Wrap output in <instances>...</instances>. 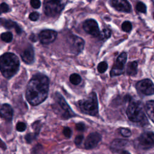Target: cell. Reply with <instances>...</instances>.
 Masks as SVG:
<instances>
[{
  "label": "cell",
  "mask_w": 154,
  "mask_h": 154,
  "mask_svg": "<svg viewBox=\"0 0 154 154\" xmlns=\"http://www.w3.org/2000/svg\"><path fill=\"white\" fill-rule=\"evenodd\" d=\"M49 88V78L42 73L34 75L28 83L25 97L31 105H38L46 100Z\"/></svg>",
  "instance_id": "1"
},
{
  "label": "cell",
  "mask_w": 154,
  "mask_h": 154,
  "mask_svg": "<svg viewBox=\"0 0 154 154\" xmlns=\"http://www.w3.org/2000/svg\"><path fill=\"white\" fill-rule=\"evenodd\" d=\"M19 60L14 54L7 52L2 54L0 58V69L2 75L5 78L13 77L19 70Z\"/></svg>",
  "instance_id": "2"
},
{
  "label": "cell",
  "mask_w": 154,
  "mask_h": 154,
  "mask_svg": "<svg viewBox=\"0 0 154 154\" xmlns=\"http://www.w3.org/2000/svg\"><path fill=\"white\" fill-rule=\"evenodd\" d=\"M77 106L84 114L96 116L98 113V102L96 94L92 92L87 99L79 100L77 102Z\"/></svg>",
  "instance_id": "3"
},
{
  "label": "cell",
  "mask_w": 154,
  "mask_h": 154,
  "mask_svg": "<svg viewBox=\"0 0 154 154\" xmlns=\"http://www.w3.org/2000/svg\"><path fill=\"white\" fill-rule=\"evenodd\" d=\"M128 119L135 123L142 122L146 118L143 107L140 102H132L129 103L126 109Z\"/></svg>",
  "instance_id": "4"
},
{
  "label": "cell",
  "mask_w": 154,
  "mask_h": 154,
  "mask_svg": "<svg viewBox=\"0 0 154 154\" xmlns=\"http://www.w3.org/2000/svg\"><path fill=\"white\" fill-rule=\"evenodd\" d=\"M64 5L61 0H45L43 8L45 14L49 17H55L62 11Z\"/></svg>",
  "instance_id": "5"
},
{
  "label": "cell",
  "mask_w": 154,
  "mask_h": 154,
  "mask_svg": "<svg viewBox=\"0 0 154 154\" xmlns=\"http://www.w3.org/2000/svg\"><path fill=\"white\" fill-rule=\"evenodd\" d=\"M67 43L70 51L74 54L81 53L84 47V40L76 35H70L67 38Z\"/></svg>",
  "instance_id": "6"
},
{
  "label": "cell",
  "mask_w": 154,
  "mask_h": 154,
  "mask_svg": "<svg viewBox=\"0 0 154 154\" xmlns=\"http://www.w3.org/2000/svg\"><path fill=\"white\" fill-rule=\"evenodd\" d=\"M127 60V54L126 52H122L117 57L115 64H114L110 72L111 76H118L123 73L125 64Z\"/></svg>",
  "instance_id": "7"
},
{
  "label": "cell",
  "mask_w": 154,
  "mask_h": 154,
  "mask_svg": "<svg viewBox=\"0 0 154 154\" xmlns=\"http://www.w3.org/2000/svg\"><path fill=\"white\" fill-rule=\"evenodd\" d=\"M136 88L137 91L147 96L154 94V84L149 79H144L138 81L136 84Z\"/></svg>",
  "instance_id": "8"
},
{
  "label": "cell",
  "mask_w": 154,
  "mask_h": 154,
  "mask_svg": "<svg viewBox=\"0 0 154 154\" xmlns=\"http://www.w3.org/2000/svg\"><path fill=\"white\" fill-rule=\"evenodd\" d=\"M138 144L143 149H149L154 146V133L145 132L140 135L138 139Z\"/></svg>",
  "instance_id": "9"
},
{
  "label": "cell",
  "mask_w": 154,
  "mask_h": 154,
  "mask_svg": "<svg viewBox=\"0 0 154 154\" xmlns=\"http://www.w3.org/2000/svg\"><path fill=\"white\" fill-rule=\"evenodd\" d=\"M55 100L59 105L60 107L64 111L63 117L64 119H69L75 116V112L71 109L69 105L66 102L64 98L59 93H56L55 94Z\"/></svg>",
  "instance_id": "10"
},
{
  "label": "cell",
  "mask_w": 154,
  "mask_h": 154,
  "mask_svg": "<svg viewBox=\"0 0 154 154\" xmlns=\"http://www.w3.org/2000/svg\"><path fill=\"white\" fill-rule=\"evenodd\" d=\"M84 30L88 34L94 37H98L100 31L97 23L94 19H87L85 20L82 24Z\"/></svg>",
  "instance_id": "11"
},
{
  "label": "cell",
  "mask_w": 154,
  "mask_h": 154,
  "mask_svg": "<svg viewBox=\"0 0 154 154\" xmlns=\"http://www.w3.org/2000/svg\"><path fill=\"white\" fill-rule=\"evenodd\" d=\"M57 37V32L52 29H45L38 34L40 42L44 45H48L55 41Z\"/></svg>",
  "instance_id": "12"
},
{
  "label": "cell",
  "mask_w": 154,
  "mask_h": 154,
  "mask_svg": "<svg viewBox=\"0 0 154 154\" xmlns=\"http://www.w3.org/2000/svg\"><path fill=\"white\" fill-rule=\"evenodd\" d=\"M102 136L98 132L90 133L87 137L84 143V146L87 149H91L95 147L101 141Z\"/></svg>",
  "instance_id": "13"
},
{
  "label": "cell",
  "mask_w": 154,
  "mask_h": 154,
  "mask_svg": "<svg viewBox=\"0 0 154 154\" xmlns=\"http://www.w3.org/2000/svg\"><path fill=\"white\" fill-rule=\"evenodd\" d=\"M111 5L117 10L122 12L129 13L131 6L127 0H111Z\"/></svg>",
  "instance_id": "14"
},
{
  "label": "cell",
  "mask_w": 154,
  "mask_h": 154,
  "mask_svg": "<svg viewBox=\"0 0 154 154\" xmlns=\"http://www.w3.org/2000/svg\"><path fill=\"white\" fill-rule=\"evenodd\" d=\"M13 116L12 107L7 103H4L1 108V117L6 122H11Z\"/></svg>",
  "instance_id": "15"
},
{
  "label": "cell",
  "mask_w": 154,
  "mask_h": 154,
  "mask_svg": "<svg viewBox=\"0 0 154 154\" xmlns=\"http://www.w3.org/2000/svg\"><path fill=\"white\" fill-rule=\"evenodd\" d=\"M21 58L27 64H31L34 60V52L32 46L26 48L20 54Z\"/></svg>",
  "instance_id": "16"
},
{
  "label": "cell",
  "mask_w": 154,
  "mask_h": 154,
  "mask_svg": "<svg viewBox=\"0 0 154 154\" xmlns=\"http://www.w3.org/2000/svg\"><path fill=\"white\" fill-rule=\"evenodd\" d=\"M128 143V141L122 139H115L114 140L110 146V148L112 150H119L124 147Z\"/></svg>",
  "instance_id": "17"
},
{
  "label": "cell",
  "mask_w": 154,
  "mask_h": 154,
  "mask_svg": "<svg viewBox=\"0 0 154 154\" xmlns=\"http://www.w3.org/2000/svg\"><path fill=\"white\" fill-rule=\"evenodd\" d=\"M146 111L149 117L154 123V100H149L146 102Z\"/></svg>",
  "instance_id": "18"
},
{
  "label": "cell",
  "mask_w": 154,
  "mask_h": 154,
  "mask_svg": "<svg viewBox=\"0 0 154 154\" xmlns=\"http://www.w3.org/2000/svg\"><path fill=\"white\" fill-rule=\"evenodd\" d=\"M138 63L137 61L130 62L128 64L126 67V73L130 76H134L137 73Z\"/></svg>",
  "instance_id": "19"
},
{
  "label": "cell",
  "mask_w": 154,
  "mask_h": 154,
  "mask_svg": "<svg viewBox=\"0 0 154 154\" xmlns=\"http://www.w3.org/2000/svg\"><path fill=\"white\" fill-rule=\"evenodd\" d=\"M1 24L7 29H10L12 28H14V29H15L16 28V26H17L16 23L14 22L13 21H12L11 20L4 19H1Z\"/></svg>",
  "instance_id": "20"
},
{
  "label": "cell",
  "mask_w": 154,
  "mask_h": 154,
  "mask_svg": "<svg viewBox=\"0 0 154 154\" xmlns=\"http://www.w3.org/2000/svg\"><path fill=\"white\" fill-rule=\"evenodd\" d=\"M70 82L73 85H78L81 82V77L78 73H73L70 76Z\"/></svg>",
  "instance_id": "21"
},
{
  "label": "cell",
  "mask_w": 154,
  "mask_h": 154,
  "mask_svg": "<svg viewBox=\"0 0 154 154\" xmlns=\"http://www.w3.org/2000/svg\"><path fill=\"white\" fill-rule=\"evenodd\" d=\"M111 35V31L110 29L108 28H104L101 32H100V34L99 35V38L100 40H105L108 38Z\"/></svg>",
  "instance_id": "22"
},
{
  "label": "cell",
  "mask_w": 154,
  "mask_h": 154,
  "mask_svg": "<svg viewBox=\"0 0 154 154\" xmlns=\"http://www.w3.org/2000/svg\"><path fill=\"white\" fill-rule=\"evenodd\" d=\"M1 39L6 43H10L13 40V34L10 32H3L1 35Z\"/></svg>",
  "instance_id": "23"
},
{
  "label": "cell",
  "mask_w": 154,
  "mask_h": 154,
  "mask_svg": "<svg viewBox=\"0 0 154 154\" xmlns=\"http://www.w3.org/2000/svg\"><path fill=\"white\" fill-rule=\"evenodd\" d=\"M97 69L99 73H103L107 70L108 64L105 61H102L98 64Z\"/></svg>",
  "instance_id": "24"
},
{
  "label": "cell",
  "mask_w": 154,
  "mask_h": 154,
  "mask_svg": "<svg viewBox=\"0 0 154 154\" xmlns=\"http://www.w3.org/2000/svg\"><path fill=\"white\" fill-rule=\"evenodd\" d=\"M39 133L38 132H34V133H29L28 134L25 135V140L27 141V143H31L33 140H34L35 139V138L37 137V135Z\"/></svg>",
  "instance_id": "25"
},
{
  "label": "cell",
  "mask_w": 154,
  "mask_h": 154,
  "mask_svg": "<svg viewBox=\"0 0 154 154\" xmlns=\"http://www.w3.org/2000/svg\"><path fill=\"white\" fill-rule=\"evenodd\" d=\"M122 29L123 31L129 32L132 29V24L129 21H125L124 22L122 25Z\"/></svg>",
  "instance_id": "26"
},
{
  "label": "cell",
  "mask_w": 154,
  "mask_h": 154,
  "mask_svg": "<svg viewBox=\"0 0 154 154\" xmlns=\"http://www.w3.org/2000/svg\"><path fill=\"white\" fill-rule=\"evenodd\" d=\"M136 9L138 11L143 13H146V6L142 2H139L136 5Z\"/></svg>",
  "instance_id": "27"
},
{
  "label": "cell",
  "mask_w": 154,
  "mask_h": 154,
  "mask_svg": "<svg viewBox=\"0 0 154 154\" xmlns=\"http://www.w3.org/2000/svg\"><path fill=\"white\" fill-rule=\"evenodd\" d=\"M26 125L25 123L23 122H18L17 124H16V130L18 131V132H23L25 129H26Z\"/></svg>",
  "instance_id": "28"
},
{
  "label": "cell",
  "mask_w": 154,
  "mask_h": 154,
  "mask_svg": "<svg viewBox=\"0 0 154 154\" xmlns=\"http://www.w3.org/2000/svg\"><path fill=\"white\" fill-rule=\"evenodd\" d=\"M120 132L121 135L125 137H129L132 134L131 131L128 128H121L120 129Z\"/></svg>",
  "instance_id": "29"
},
{
  "label": "cell",
  "mask_w": 154,
  "mask_h": 154,
  "mask_svg": "<svg viewBox=\"0 0 154 154\" xmlns=\"http://www.w3.org/2000/svg\"><path fill=\"white\" fill-rule=\"evenodd\" d=\"M63 135L67 138H70L72 135V131L69 127H64L63 131Z\"/></svg>",
  "instance_id": "30"
},
{
  "label": "cell",
  "mask_w": 154,
  "mask_h": 154,
  "mask_svg": "<svg viewBox=\"0 0 154 154\" xmlns=\"http://www.w3.org/2000/svg\"><path fill=\"white\" fill-rule=\"evenodd\" d=\"M39 18V14L37 12L34 11L29 14V19L32 21H36Z\"/></svg>",
  "instance_id": "31"
},
{
  "label": "cell",
  "mask_w": 154,
  "mask_h": 154,
  "mask_svg": "<svg viewBox=\"0 0 154 154\" xmlns=\"http://www.w3.org/2000/svg\"><path fill=\"white\" fill-rule=\"evenodd\" d=\"M30 4L34 8H38L40 7L41 2L40 0H31Z\"/></svg>",
  "instance_id": "32"
},
{
  "label": "cell",
  "mask_w": 154,
  "mask_h": 154,
  "mask_svg": "<svg viewBox=\"0 0 154 154\" xmlns=\"http://www.w3.org/2000/svg\"><path fill=\"white\" fill-rule=\"evenodd\" d=\"M83 138H84V136L82 135H77L75 137V144L76 146H79L82 143Z\"/></svg>",
  "instance_id": "33"
},
{
  "label": "cell",
  "mask_w": 154,
  "mask_h": 154,
  "mask_svg": "<svg viewBox=\"0 0 154 154\" xmlns=\"http://www.w3.org/2000/svg\"><path fill=\"white\" fill-rule=\"evenodd\" d=\"M8 11H9L8 5L5 2L1 3V13H7Z\"/></svg>",
  "instance_id": "34"
},
{
  "label": "cell",
  "mask_w": 154,
  "mask_h": 154,
  "mask_svg": "<svg viewBox=\"0 0 154 154\" xmlns=\"http://www.w3.org/2000/svg\"><path fill=\"white\" fill-rule=\"evenodd\" d=\"M76 129L79 131H84L85 129V126L83 123H78L76 124Z\"/></svg>",
  "instance_id": "35"
},
{
  "label": "cell",
  "mask_w": 154,
  "mask_h": 154,
  "mask_svg": "<svg viewBox=\"0 0 154 154\" xmlns=\"http://www.w3.org/2000/svg\"><path fill=\"white\" fill-rule=\"evenodd\" d=\"M29 39H30L32 42H35V41L37 40V38H35V35L34 34H31V35H30Z\"/></svg>",
  "instance_id": "36"
},
{
  "label": "cell",
  "mask_w": 154,
  "mask_h": 154,
  "mask_svg": "<svg viewBox=\"0 0 154 154\" xmlns=\"http://www.w3.org/2000/svg\"><path fill=\"white\" fill-rule=\"evenodd\" d=\"M15 30H16V32L18 34H20L21 32H22V29L17 25V26H16V28H15Z\"/></svg>",
  "instance_id": "37"
},
{
  "label": "cell",
  "mask_w": 154,
  "mask_h": 154,
  "mask_svg": "<svg viewBox=\"0 0 154 154\" xmlns=\"http://www.w3.org/2000/svg\"><path fill=\"white\" fill-rule=\"evenodd\" d=\"M120 154H131L128 151H126V150H124L123 152H122V153Z\"/></svg>",
  "instance_id": "38"
},
{
  "label": "cell",
  "mask_w": 154,
  "mask_h": 154,
  "mask_svg": "<svg viewBox=\"0 0 154 154\" xmlns=\"http://www.w3.org/2000/svg\"><path fill=\"white\" fill-rule=\"evenodd\" d=\"M153 18H154V13H153Z\"/></svg>",
  "instance_id": "39"
}]
</instances>
